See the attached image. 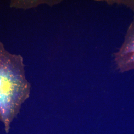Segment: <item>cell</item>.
I'll list each match as a JSON object with an SVG mask.
<instances>
[{
	"label": "cell",
	"mask_w": 134,
	"mask_h": 134,
	"mask_svg": "<svg viewBox=\"0 0 134 134\" xmlns=\"http://www.w3.org/2000/svg\"><path fill=\"white\" fill-rule=\"evenodd\" d=\"M115 62L117 69L121 72L134 70V16L123 43L115 54Z\"/></svg>",
	"instance_id": "obj_2"
},
{
	"label": "cell",
	"mask_w": 134,
	"mask_h": 134,
	"mask_svg": "<svg viewBox=\"0 0 134 134\" xmlns=\"http://www.w3.org/2000/svg\"><path fill=\"white\" fill-rule=\"evenodd\" d=\"M25 67L23 56L10 53L0 41V121L6 134L30 95Z\"/></svg>",
	"instance_id": "obj_1"
}]
</instances>
